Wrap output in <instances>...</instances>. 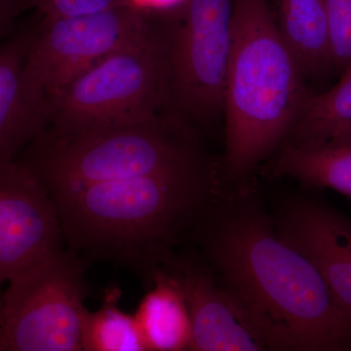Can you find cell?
Returning a JSON list of instances; mask_svg holds the SVG:
<instances>
[{"instance_id":"6da1fadb","label":"cell","mask_w":351,"mask_h":351,"mask_svg":"<svg viewBox=\"0 0 351 351\" xmlns=\"http://www.w3.org/2000/svg\"><path fill=\"white\" fill-rule=\"evenodd\" d=\"M191 239L267 350H351V324L320 272L254 203H211Z\"/></svg>"},{"instance_id":"7a4b0ae2","label":"cell","mask_w":351,"mask_h":351,"mask_svg":"<svg viewBox=\"0 0 351 351\" xmlns=\"http://www.w3.org/2000/svg\"><path fill=\"white\" fill-rule=\"evenodd\" d=\"M215 166L96 182L50 193L68 250L137 274L147 289L173 247L191 239L216 191Z\"/></svg>"},{"instance_id":"3957f363","label":"cell","mask_w":351,"mask_h":351,"mask_svg":"<svg viewBox=\"0 0 351 351\" xmlns=\"http://www.w3.org/2000/svg\"><path fill=\"white\" fill-rule=\"evenodd\" d=\"M306 83L270 0H233L223 103L230 177L246 175L285 142L311 93Z\"/></svg>"},{"instance_id":"277c9868","label":"cell","mask_w":351,"mask_h":351,"mask_svg":"<svg viewBox=\"0 0 351 351\" xmlns=\"http://www.w3.org/2000/svg\"><path fill=\"white\" fill-rule=\"evenodd\" d=\"M48 193L214 165L193 124L175 112L134 125L56 132L46 128L17 158Z\"/></svg>"},{"instance_id":"5b68a950","label":"cell","mask_w":351,"mask_h":351,"mask_svg":"<svg viewBox=\"0 0 351 351\" xmlns=\"http://www.w3.org/2000/svg\"><path fill=\"white\" fill-rule=\"evenodd\" d=\"M172 110L165 18L73 78L47 101L56 132L134 125ZM174 112V110H173Z\"/></svg>"},{"instance_id":"8992f818","label":"cell","mask_w":351,"mask_h":351,"mask_svg":"<svg viewBox=\"0 0 351 351\" xmlns=\"http://www.w3.org/2000/svg\"><path fill=\"white\" fill-rule=\"evenodd\" d=\"M85 265L61 249L9 281L0 351H82Z\"/></svg>"},{"instance_id":"52a82bcc","label":"cell","mask_w":351,"mask_h":351,"mask_svg":"<svg viewBox=\"0 0 351 351\" xmlns=\"http://www.w3.org/2000/svg\"><path fill=\"white\" fill-rule=\"evenodd\" d=\"M172 110L191 124L223 112L233 0H186L164 11Z\"/></svg>"},{"instance_id":"ba28073f","label":"cell","mask_w":351,"mask_h":351,"mask_svg":"<svg viewBox=\"0 0 351 351\" xmlns=\"http://www.w3.org/2000/svg\"><path fill=\"white\" fill-rule=\"evenodd\" d=\"M159 11L137 5L66 18H34L25 59L27 82L45 100L104 58L142 38Z\"/></svg>"},{"instance_id":"9c48e42d","label":"cell","mask_w":351,"mask_h":351,"mask_svg":"<svg viewBox=\"0 0 351 351\" xmlns=\"http://www.w3.org/2000/svg\"><path fill=\"white\" fill-rule=\"evenodd\" d=\"M56 205L20 161H0V288L63 248Z\"/></svg>"},{"instance_id":"30bf717a","label":"cell","mask_w":351,"mask_h":351,"mask_svg":"<svg viewBox=\"0 0 351 351\" xmlns=\"http://www.w3.org/2000/svg\"><path fill=\"white\" fill-rule=\"evenodd\" d=\"M177 284L191 319L189 350H267L239 304L193 256L168 254L158 265Z\"/></svg>"},{"instance_id":"8fae6325","label":"cell","mask_w":351,"mask_h":351,"mask_svg":"<svg viewBox=\"0 0 351 351\" xmlns=\"http://www.w3.org/2000/svg\"><path fill=\"white\" fill-rule=\"evenodd\" d=\"M274 226L281 239L315 265L351 324V218L302 198L287 203Z\"/></svg>"},{"instance_id":"7c38bea8","label":"cell","mask_w":351,"mask_h":351,"mask_svg":"<svg viewBox=\"0 0 351 351\" xmlns=\"http://www.w3.org/2000/svg\"><path fill=\"white\" fill-rule=\"evenodd\" d=\"M34 19L0 43V161L16 160L48 126L47 106L27 82Z\"/></svg>"},{"instance_id":"4fadbf2b","label":"cell","mask_w":351,"mask_h":351,"mask_svg":"<svg viewBox=\"0 0 351 351\" xmlns=\"http://www.w3.org/2000/svg\"><path fill=\"white\" fill-rule=\"evenodd\" d=\"M277 27L293 51L306 80H321L332 71L326 1L270 0Z\"/></svg>"},{"instance_id":"5bb4252c","label":"cell","mask_w":351,"mask_h":351,"mask_svg":"<svg viewBox=\"0 0 351 351\" xmlns=\"http://www.w3.org/2000/svg\"><path fill=\"white\" fill-rule=\"evenodd\" d=\"M134 316L145 350H189L193 328L188 306L175 281L159 267Z\"/></svg>"},{"instance_id":"9a60e30c","label":"cell","mask_w":351,"mask_h":351,"mask_svg":"<svg viewBox=\"0 0 351 351\" xmlns=\"http://www.w3.org/2000/svg\"><path fill=\"white\" fill-rule=\"evenodd\" d=\"M276 169L304 186L334 189L351 199V136L313 145L285 144Z\"/></svg>"},{"instance_id":"2e32d148","label":"cell","mask_w":351,"mask_h":351,"mask_svg":"<svg viewBox=\"0 0 351 351\" xmlns=\"http://www.w3.org/2000/svg\"><path fill=\"white\" fill-rule=\"evenodd\" d=\"M351 136V68L322 93L311 91L285 144L313 145Z\"/></svg>"},{"instance_id":"e0dca14e","label":"cell","mask_w":351,"mask_h":351,"mask_svg":"<svg viewBox=\"0 0 351 351\" xmlns=\"http://www.w3.org/2000/svg\"><path fill=\"white\" fill-rule=\"evenodd\" d=\"M121 290L108 288L97 311H85L82 351H147L135 316L119 307Z\"/></svg>"},{"instance_id":"ac0fdd59","label":"cell","mask_w":351,"mask_h":351,"mask_svg":"<svg viewBox=\"0 0 351 351\" xmlns=\"http://www.w3.org/2000/svg\"><path fill=\"white\" fill-rule=\"evenodd\" d=\"M332 71L341 76L351 68V0H325Z\"/></svg>"},{"instance_id":"d6986e66","label":"cell","mask_w":351,"mask_h":351,"mask_svg":"<svg viewBox=\"0 0 351 351\" xmlns=\"http://www.w3.org/2000/svg\"><path fill=\"white\" fill-rule=\"evenodd\" d=\"M43 17L66 18L101 12L117 7L135 5L133 0H32Z\"/></svg>"},{"instance_id":"ffe728a7","label":"cell","mask_w":351,"mask_h":351,"mask_svg":"<svg viewBox=\"0 0 351 351\" xmlns=\"http://www.w3.org/2000/svg\"><path fill=\"white\" fill-rule=\"evenodd\" d=\"M34 8L32 0H0V13L17 18L21 13Z\"/></svg>"},{"instance_id":"44dd1931","label":"cell","mask_w":351,"mask_h":351,"mask_svg":"<svg viewBox=\"0 0 351 351\" xmlns=\"http://www.w3.org/2000/svg\"><path fill=\"white\" fill-rule=\"evenodd\" d=\"M186 0H133L134 4L152 10L166 11L176 8Z\"/></svg>"},{"instance_id":"7402d4cb","label":"cell","mask_w":351,"mask_h":351,"mask_svg":"<svg viewBox=\"0 0 351 351\" xmlns=\"http://www.w3.org/2000/svg\"><path fill=\"white\" fill-rule=\"evenodd\" d=\"M14 20L10 16L0 13V41H3L13 32Z\"/></svg>"},{"instance_id":"603a6c76","label":"cell","mask_w":351,"mask_h":351,"mask_svg":"<svg viewBox=\"0 0 351 351\" xmlns=\"http://www.w3.org/2000/svg\"><path fill=\"white\" fill-rule=\"evenodd\" d=\"M4 329V308H3V294L0 288V348H1L2 338H3Z\"/></svg>"}]
</instances>
